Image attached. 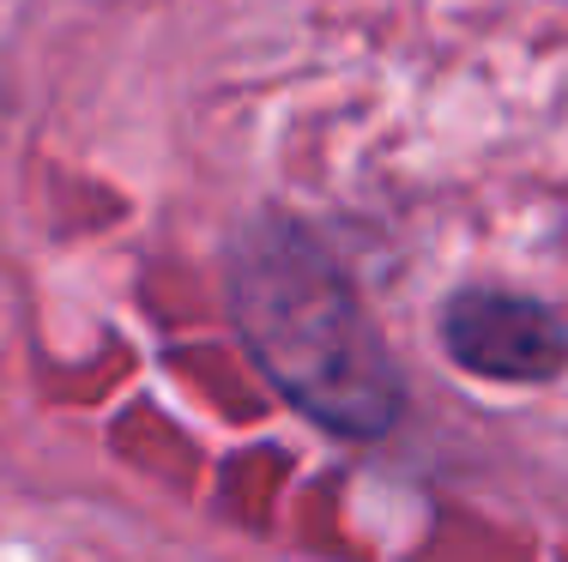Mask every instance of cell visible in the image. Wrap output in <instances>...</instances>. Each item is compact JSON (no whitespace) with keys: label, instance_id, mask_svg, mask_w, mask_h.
I'll use <instances>...</instances> for the list:
<instances>
[{"label":"cell","instance_id":"cell-1","mask_svg":"<svg viewBox=\"0 0 568 562\" xmlns=\"http://www.w3.org/2000/svg\"><path fill=\"white\" fill-rule=\"evenodd\" d=\"M230 315L291 406L339 436H387L405 387L382 333L327 248L291 218H261L230 248Z\"/></svg>","mask_w":568,"mask_h":562},{"label":"cell","instance_id":"cell-2","mask_svg":"<svg viewBox=\"0 0 568 562\" xmlns=\"http://www.w3.org/2000/svg\"><path fill=\"white\" fill-rule=\"evenodd\" d=\"M442 345L484 381H550L568 369V320L538 297L459 290L442 309Z\"/></svg>","mask_w":568,"mask_h":562}]
</instances>
